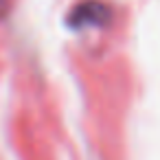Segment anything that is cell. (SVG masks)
I'll use <instances>...</instances> for the list:
<instances>
[{"label": "cell", "instance_id": "cell-1", "mask_svg": "<svg viewBox=\"0 0 160 160\" xmlns=\"http://www.w3.org/2000/svg\"><path fill=\"white\" fill-rule=\"evenodd\" d=\"M112 20V9L103 0H81L77 2L68 16L66 27L70 31H88V29H103Z\"/></svg>", "mask_w": 160, "mask_h": 160}]
</instances>
